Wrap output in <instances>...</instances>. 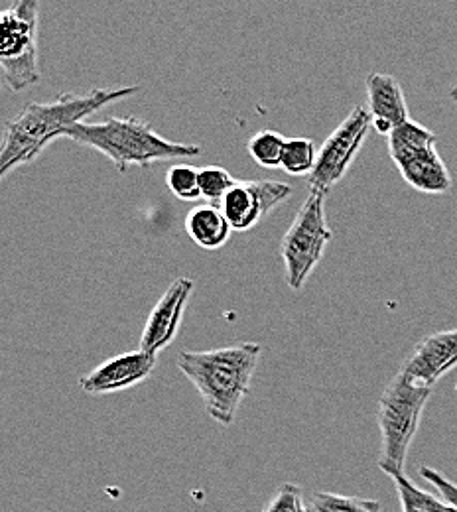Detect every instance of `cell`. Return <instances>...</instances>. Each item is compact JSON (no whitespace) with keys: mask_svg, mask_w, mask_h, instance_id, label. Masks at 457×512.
Masks as SVG:
<instances>
[{"mask_svg":"<svg viewBox=\"0 0 457 512\" xmlns=\"http://www.w3.org/2000/svg\"><path fill=\"white\" fill-rule=\"evenodd\" d=\"M140 87L93 89L85 95L64 93L48 103H28L4 125L0 138V182L16 168L34 162L67 128L101 111L109 103L129 99Z\"/></svg>","mask_w":457,"mask_h":512,"instance_id":"cell-1","label":"cell"},{"mask_svg":"<svg viewBox=\"0 0 457 512\" xmlns=\"http://www.w3.org/2000/svg\"><path fill=\"white\" fill-rule=\"evenodd\" d=\"M261 355V343L245 341L209 351H182L176 365L194 384L209 418L229 428L251 392Z\"/></svg>","mask_w":457,"mask_h":512,"instance_id":"cell-2","label":"cell"},{"mask_svg":"<svg viewBox=\"0 0 457 512\" xmlns=\"http://www.w3.org/2000/svg\"><path fill=\"white\" fill-rule=\"evenodd\" d=\"M66 138L81 146L95 148L107 156L119 172L131 166L148 168L154 162L196 158L201 148L162 138L154 128L134 117H111L103 123H75L66 130Z\"/></svg>","mask_w":457,"mask_h":512,"instance_id":"cell-3","label":"cell"},{"mask_svg":"<svg viewBox=\"0 0 457 512\" xmlns=\"http://www.w3.org/2000/svg\"><path fill=\"white\" fill-rule=\"evenodd\" d=\"M430 394V386L410 381L402 371H398L383 390L377 408L383 449L379 457L381 471H404L408 449L416 438Z\"/></svg>","mask_w":457,"mask_h":512,"instance_id":"cell-4","label":"cell"},{"mask_svg":"<svg viewBox=\"0 0 457 512\" xmlns=\"http://www.w3.org/2000/svg\"><path fill=\"white\" fill-rule=\"evenodd\" d=\"M40 0H14L0 10V69L12 91H24L42 79L38 67Z\"/></svg>","mask_w":457,"mask_h":512,"instance_id":"cell-5","label":"cell"},{"mask_svg":"<svg viewBox=\"0 0 457 512\" xmlns=\"http://www.w3.org/2000/svg\"><path fill=\"white\" fill-rule=\"evenodd\" d=\"M389 138V156L404 182L422 193L444 195L454 186L452 174L438 154V134L408 119L394 128Z\"/></svg>","mask_w":457,"mask_h":512,"instance_id":"cell-6","label":"cell"},{"mask_svg":"<svg viewBox=\"0 0 457 512\" xmlns=\"http://www.w3.org/2000/svg\"><path fill=\"white\" fill-rule=\"evenodd\" d=\"M327 193L310 192L296 219L288 227L280 256L286 266V284L294 292H302L312 272L324 258L333 233L327 225Z\"/></svg>","mask_w":457,"mask_h":512,"instance_id":"cell-7","label":"cell"},{"mask_svg":"<svg viewBox=\"0 0 457 512\" xmlns=\"http://www.w3.org/2000/svg\"><path fill=\"white\" fill-rule=\"evenodd\" d=\"M371 130V115L363 105L353 107V111L343 119L320 146L316 154V164L310 174V192L329 193L349 172L353 160L357 158L361 146L365 144Z\"/></svg>","mask_w":457,"mask_h":512,"instance_id":"cell-8","label":"cell"},{"mask_svg":"<svg viewBox=\"0 0 457 512\" xmlns=\"http://www.w3.org/2000/svg\"><path fill=\"white\" fill-rule=\"evenodd\" d=\"M294 188L274 180H237L221 199V211L233 231H251L276 207L286 203Z\"/></svg>","mask_w":457,"mask_h":512,"instance_id":"cell-9","label":"cell"},{"mask_svg":"<svg viewBox=\"0 0 457 512\" xmlns=\"http://www.w3.org/2000/svg\"><path fill=\"white\" fill-rule=\"evenodd\" d=\"M194 280L182 276L176 278L168 290L164 292V296L158 300V304L152 308L146 325L140 333V345L138 349L156 355L162 353L166 347L172 345V341L176 339L180 325L184 320L188 302L194 294Z\"/></svg>","mask_w":457,"mask_h":512,"instance_id":"cell-10","label":"cell"},{"mask_svg":"<svg viewBox=\"0 0 457 512\" xmlns=\"http://www.w3.org/2000/svg\"><path fill=\"white\" fill-rule=\"evenodd\" d=\"M158 363L156 355H150L142 349L121 353L113 359L103 361L95 367L89 375L79 379V386L83 392L91 396L115 394L121 390H129L136 384L144 383L150 379Z\"/></svg>","mask_w":457,"mask_h":512,"instance_id":"cell-11","label":"cell"},{"mask_svg":"<svg viewBox=\"0 0 457 512\" xmlns=\"http://www.w3.org/2000/svg\"><path fill=\"white\" fill-rule=\"evenodd\" d=\"M454 367H457V329H446L424 337L400 371L410 381L434 388Z\"/></svg>","mask_w":457,"mask_h":512,"instance_id":"cell-12","label":"cell"},{"mask_svg":"<svg viewBox=\"0 0 457 512\" xmlns=\"http://www.w3.org/2000/svg\"><path fill=\"white\" fill-rule=\"evenodd\" d=\"M365 87L369 99L371 128H375L379 134L389 136L394 128L410 119L402 85L394 75L373 71L367 75Z\"/></svg>","mask_w":457,"mask_h":512,"instance_id":"cell-13","label":"cell"},{"mask_svg":"<svg viewBox=\"0 0 457 512\" xmlns=\"http://www.w3.org/2000/svg\"><path fill=\"white\" fill-rule=\"evenodd\" d=\"M186 233L199 249L217 251L231 239V225L215 203H203L194 207L186 217Z\"/></svg>","mask_w":457,"mask_h":512,"instance_id":"cell-14","label":"cell"},{"mask_svg":"<svg viewBox=\"0 0 457 512\" xmlns=\"http://www.w3.org/2000/svg\"><path fill=\"white\" fill-rule=\"evenodd\" d=\"M398 491L400 507L402 512H457L454 507H450L444 499H438L420 487H416L404 471H392L387 473Z\"/></svg>","mask_w":457,"mask_h":512,"instance_id":"cell-15","label":"cell"},{"mask_svg":"<svg viewBox=\"0 0 457 512\" xmlns=\"http://www.w3.org/2000/svg\"><path fill=\"white\" fill-rule=\"evenodd\" d=\"M308 512H383L379 501L361 499V497H347L318 491L314 493L308 503Z\"/></svg>","mask_w":457,"mask_h":512,"instance_id":"cell-16","label":"cell"},{"mask_svg":"<svg viewBox=\"0 0 457 512\" xmlns=\"http://www.w3.org/2000/svg\"><path fill=\"white\" fill-rule=\"evenodd\" d=\"M316 144L310 138H288L282 152L280 168L290 176L312 174L316 164Z\"/></svg>","mask_w":457,"mask_h":512,"instance_id":"cell-17","label":"cell"},{"mask_svg":"<svg viewBox=\"0 0 457 512\" xmlns=\"http://www.w3.org/2000/svg\"><path fill=\"white\" fill-rule=\"evenodd\" d=\"M286 138L276 130H261L249 140V154L262 168H280Z\"/></svg>","mask_w":457,"mask_h":512,"instance_id":"cell-18","label":"cell"},{"mask_svg":"<svg viewBox=\"0 0 457 512\" xmlns=\"http://www.w3.org/2000/svg\"><path fill=\"white\" fill-rule=\"evenodd\" d=\"M235 178L221 166H207L199 170V192L211 203H221V199L235 186Z\"/></svg>","mask_w":457,"mask_h":512,"instance_id":"cell-19","label":"cell"},{"mask_svg":"<svg viewBox=\"0 0 457 512\" xmlns=\"http://www.w3.org/2000/svg\"><path fill=\"white\" fill-rule=\"evenodd\" d=\"M166 186L182 201H194L201 197L199 192V170L188 164H176L166 174Z\"/></svg>","mask_w":457,"mask_h":512,"instance_id":"cell-20","label":"cell"},{"mask_svg":"<svg viewBox=\"0 0 457 512\" xmlns=\"http://www.w3.org/2000/svg\"><path fill=\"white\" fill-rule=\"evenodd\" d=\"M262 512H308L302 489L294 483H284L264 505Z\"/></svg>","mask_w":457,"mask_h":512,"instance_id":"cell-21","label":"cell"},{"mask_svg":"<svg viewBox=\"0 0 457 512\" xmlns=\"http://www.w3.org/2000/svg\"><path fill=\"white\" fill-rule=\"evenodd\" d=\"M418 471H420V477L424 481H428L440 493V499H444L450 507H454L457 511V485H454L448 477H444L440 471H436L432 467L422 465Z\"/></svg>","mask_w":457,"mask_h":512,"instance_id":"cell-22","label":"cell"},{"mask_svg":"<svg viewBox=\"0 0 457 512\" xmlns=\"http://www.w3.org/2000/svg\"><path fill=\"white\" fill-rule=\"evenodd\" d=\"M448 97H450V101H452V103H457V83L452 87V89H450Z\"/></svg>","mask_w":457,"mask_h":512,"instance_id":"cell-23","label":"cell"}]
</instances>
